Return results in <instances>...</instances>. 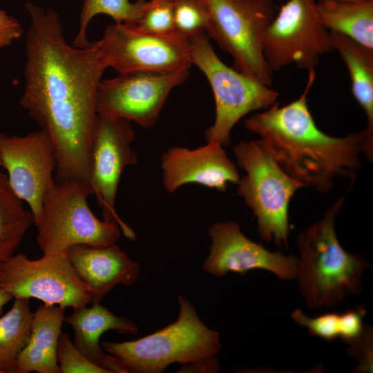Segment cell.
Masks as SVG:
<instances>
[{"instance_id": "12", "label": "cell", "mask_w": 373, "mask_h": 373, "mask_svg": "<svg viewBox=\"0 0 373 373\" xmlns=\"http://www.w3.org/2000/svg\"><path fill=\"white\" fill-rule=\"evenodd\" d=\"M100 40L108 68L117 73H174L189 70L193 65L189 41L176 32L150 34L115 23L105 29Z\"/></svg>"}, {"instance_id": "15", "label": "cell", "mask_w": 373, "mask_h": 373, "mask_svg": "<svg viewBox=\"0 0 373 373\" xmlns=\"http://www.w3.org/2000/svg\"><path fill=\"white\" fill-rule=\"evenodd\" d=\"M210 252L202 268L216 277L229 271L245 275L260 269L270 271L281 280L296 278L298 258L280 252H272L249 239L233 221L217 222L211 225Z\"/></svg>"}, {"instance_id": "32", "label": "cell", "mask_w": 373, "mask_h": 373, "mask_svg": "<svg viewBox=\"0 0 373 373\" xmlns=\"http://www.w3.org/2000/svg\"><path fill=\"white\" fill-rule=\"evenodd\" d=\"M1 276V265L0 264V280ZM12 298V297L0 287V315L3 307Z\"/></svg>"}, {"instance_id": "35", "label": "cell", "mask_w": 373, "mask_h": 373, "mask_svg": "<svg viewBox=\"0 0 373 373\" xmlns=\"http://www.w3.org/2000/svg\"><path fill=\"white\" fill-rule=\"evenodd\" d=\"M135 1H137V0H135Z\"/></svg>"}, {"instance_id": "28", "label": "cell", "mask_w": 373, "mask_h": 373, "mask_svg": "<svg viewBox=\"0 0 373 373\" xmlns=\"http://www.w3.org/2000/svg\"><path fill=\"white\" fill-rule=\"evenodd\" d=\"M294 321L307 328L309 334L323 338L333 341L339 337L340 314L330 312L316 318H311L300 309L294 310L291 315Z\"/></svg>"}, {"instance_id": "34", "label": "cell", "mask_w": 373, "mask_h": 373, "mask_svg": "<svg viewBox=\"0 0 373 373\" xmlns=\"http://www.w3.org/2000/svg\"><path fill=\"white\" fill-rule=\"evenodd\" d=\"M0 166H2V162H1V157H0Z\"/></svg>"}, {"instance_id": "26", "label": "cell", "mask_w": 373, "mask_h": 373, "mask_svg": "<svg viewBox=\"0 0 373 373\" xmlns=\"http://www.w3.org/2000/svg\"><path fill=\"white\" fill-rule=\"evenodd\" d=\"M131 26L139 31L155 35H167L175 32L173 0L146 1L141 17Z\"/></svg>"}, {"instance_id": "11", "label": "cell", "mask_w": 373, "mask_h": 373, "mask_svg": "<svg viewBox=\"0 0 373 373\" xmlns=\"http://www.w3.org/2000/svg\"><path fill=\"white\" fill-rule=\"evenodd\" d=\"M135 134L131 122L125 118L97 113L91 149L89 180L104 218L115 220L125 237L135 238L134 231L115 211L116 193L122 174L136 164L131 148Z\"/></svg>"}, {"instance_id": "22", "label": "cell", "mask_w": 373, "mask_h": 373, "mask_svg": "<svg viewBox=\"0 0 373 373\" xmlns=\"http://www.w3.org/2000/svg\"><path fill=\"white\" fill-rule=\"evenodd\" d=\"M29 300L15 298L10 309L0 318V373H17L18 357L31 334L33 312Z\"/></svg>"}, {"instance_id": "17", "label": "cell", "mask_w": 373, "mask_h": 373, "mask_svg": "<svg viewBox=\"0 0 373 373\" xmlns=\"http://www.w3.org/2000/svg\"><path fill=\"white\" fill-rule=\"evenodd\" d=\"M66 254L87 285L93 304L99 303L117 285H132L139 276L140 264L116 245H75L68 248Z\"/></svg>"}, {"instance_id": "6", "label": "cell", "mask_w": 373, "mask_h": 373, "mask_svg": "<svg viewBox=\"0 0 373 373\" xmlns=\"http://www.w3.org/2000/svg\"><path fill=\"white\" fill-rule=\"evenodd\" d=\"M46 195L37 226V241L44 254L65 253L75 245L107 247L121 235L117 222L99 220L90 209L88 198L93 194L89 181H57Z\"/></svg>"}, {"instance_id": "21", "label": "cell", "mask_w": 373, "mask_h": 373, "mask_svg": "<svg viewBox=\"0 0 373 373\" xmlns=\"http://www.w3.org/2000/svg\"><path fill=\"white\" fill-rule=\"evenodd\" d=\"M330 35L334 50L348 69L352 94L367 116L365 131L373 135V49L341 34L330 32Z\"/></svg>"}, {"instance_id": "2", "label": "cell", "mask_w": 373, "mask_h": 373, "mask_svg": "<svg viewBox=\"0 0 373 373\" xmlns=\"http://www.w3.org/2000/svg\"><path fill=\"white\" fill-rule=\"evenodd\" d=\"M301 95L280 106L276 102L244 122L249 131L258 135L276 160L291 177L319 191L326 192L338 177L353 180L363 152V132L343 137L322 131L307 106V95L315 80V70L308 71Z\"/></svg>"}, {"instance_id": "9", "label": "cell", "mask_w": 373, "mask_h": 373, "mask_svg": "<svg viewBox=\"0 0 373 373\" xmlns=\"http://www.w3.org/2000/svg\"><path fill=\"white\" fill-rule=\"evenodd\" d=\"M1 265L0 287L14 298H36L74 309L92 303L87 285L66 252L44 254L37 260L19 253Z\"/></svg>"}, {"instance_id": "20", "label": "cell", "mask_w": 373, "mask_h": 373, "mask_svg": "<svg viewBox=\"0 0 373 373\" xmlns=\"http://www.w3.org/2000/svg\"><path fill=\"white\" fill-rule=\"evenodd\" d=\"M316 12L329 31L373 49V0L357 3L318 0Z\"/></svg>"}, {"instance_id": "8", "label": "cell", "mask_w": 373, "mask_h": 373, "mask_svg": "<svg viewBox=\"0 0 373 373\" xmlns=\"http://www.w3.org/2000/svg\"><path fill=\"white\" fill-rule=\"evenodd\" d=\"M207 32L233 59V68L271 86L273 71L263 53L266 30L274 17L272 0H205Z\"/></svg>"}, {"instance_id": "10", "label": "cell", "mask_w": 373, "mask_h": 373, "mask_svg": "<svg viewBox=\"0 0 373 373\" xmlns=\"http://www.w3.org/2000/svg\"><path fill=\"white\" fill-rule=\"evenodd\" d=\"M316 0H287L268 26L263 41L267 64L276 71L290 64L314 70L334 50L330 32L318 20Z\"/></svg>"}, {"instance_id": "31", "label": "cell", "mask_w": 373, "mask_h": 373, "mask_svg": "<svg viewBox=\"0 0 373 373\" xmlns=\"http://www.w3.org/2000/svg\"><path fill=\"white\" fill-rule=\"evenodd\" d=\"M23 34V28L17 19L0 9V48L18 39Z\"/></svg>"}, {"instance_id": "14", "label": "cell", "mask_w": 373, "mask_h": 373, "mask_svg": "<svg viewBox=\"0 0 373 373\" xmlns=\"http://www.w3.org/2000/svg\"><path fill=\"white\" fill-rule=\"evenodd\" d=\"M0 157L11 188L29 205L37 226L44 199L55 182L56 157L50 137L41 129L23 136L0 133Z\"/></svg>"}, {"instance_id": "13", "label": "cell", "mask_w": 373, "mask_h": 373, "mask_svg": "<svg viewBox=\"0 0 373 373\" xmlns=\"http://www.w3.org/2000/svg\"><path fill=\"white\" fill-rule=\"evenodd\" d=\"M188 76L189 70H137L102 79L97 93V113L125 118L140 126L151 128L171 90L184 83Z\"/></svg>"}, {"instance_id": "16", "label": "cell", "mask_w": 373, "mask_h": 373, "mask_svg": "<svg viewBox=\"0 0 373 373\" xmlns=\"http://www.w3.org/2000/svg\"><path fill=\"white\" fill-rule=\"evenodd\" d=\"M161 167L163 186L169 193L189 183L223 192L240 178L222 145L213 142L195 149L171 147L161 157Z\"/></svg>"}, {"instance_id": "18", "label": "cell", "mask_w": 373, "mask_h": 373, "mask_svg": "<svg viewBox=\"0 0 373 373\" xmlns=\"http://www.w3.org/2000/svg\"><path fill=\"white\" fill-rule=\"evenodd\" d=\"M64 321L74 331L73 343L77 348L91 362L107 373H127V370L115 356L106 354L99 345L101 336L108 330L125 334H135L137 326L130 319L117 316L108 308L93 303L75 309Z\"/></svg>"}, {"instance_id": "33", "label": "cell", "mask_w": 373, "mask_h": 373, "mask_svg": "<svg viewBox=\"0 0 373 373\" xmlns=\"http://www.w3.org/2000/svg\"><path fill=\"white\" fill-rule=\"evenodd\" d=\"M325 1H341V2H353V3H357V2H364L370 0H325Z\"/></svg>"}, {"instance_id": "19", "label": "cell", "mask_w": 373, "mask_h": 373, "mask_svg": "<svg viewBox=\"0 0 373 373\" xmlns=\"http://www.w3.org/2000/svg\"><path fill=\"white\" fill-rule=\"evenodd\" d=\"M66 308L40 305L33 313L29 341L21 352L17 373H61L57 358Z\"/></svg>"}, {"instance_id": "5", "label": "cell", "mask_w": 373, "mask_h": 373, "mask_svg": "<svg viewBox=\"0 0 373 373\" xmlns=\"http://www.w3.org/2000/svg\"><path fill=\"white\" fill-rule=\"evenodd\" d=\"M233 150L246 172L237 193L256 218L258 233L264 240L287 247L289 202L305 184L284 170L261 140L240 142Z\"/></svg>"}, {"instance_id": "4", "label": "cell", "mask_w": 373, "mask_h": 373, "mask_svg": "<svg viewBox=\"0 0 373 373\" xmlns=\"http://www.w3.org/2000/svg\"><path fill=\"white\" fill-rule=\"evenodd\" d=\"M178 302L174 323L135 341H103V350L134 373H160L174 363L184 365L215 357L221 347L218 332L201 321L188 299L179 296Z\"/></svg>"}, {"instance_id": "29", "label": "cell", "mask_w": 373, "mask_h": 373, "mask_svg": "<svg viewBox=\"0 0 373 373\" xmlns=\"http://www.w3.org/2000/svg\"><path fill=\"white\" fill-rule=\"evenodd\" d=\"M348 354L358 361L355 372H370L372 369V330L370 326H364L361 335L350 344Z\"/></svg>"}, {"instance_id": "7", "label": "cell", "mask_w": 373, "mask_h": 373, "mask_svg": "<svg viewBox=\"0 0 373 373\" xmlns=\"http://www.w3.org/2000/svg\"><path fill=\"white\" fill-rule=\"evenodd\" d=\"M193 64L204 73L216 104L213 124L206 131L207 142L227 145L236 124L248 113L276 102V90L226 65L217 55L205 33L188 39Z\"/></svg>"}, {"instance_id": "24", "label": "cell", "mask_w": 373, "mask_h": 373, "mask_svg": "<svg viewBox=\"0 0 373 373\" xmlns=\"http://www.w3.org/2000/svg\"><path fill=\"white\" fill-rule=\"evenodd\" d=\"M145 0H84L77 33L72 45L86 48L90 42L87 38V28L93 18L98 15L110 16L115 23L133 25L141 17Z\"/></svg>"}, {"instance_id": "27", "label": "cell", "mask_w": 373, "mask_h": 373, "mask_svg": "<svg viewBox=\"0 0 373 373\" xmlns=\"http://www.w3.org/2000/svg\"><path fill=\"white\" fill-rule=\"evenodd\" d=\"M57 358L61 373H107L89 361L64 332L59 338Z\"/></svg>"}, {"instance_id": "25", "label": "cell", "mask_w": 373, "mask_h": 373, "mask_svg": "<svg viewBox=\"0 0 373 373\" xmlns=\"http://www.w3.org/2000/svg\"><path fill=\"white\" fill-rule=\"evenodd\" d=\"M176 32L187 39L204 34L209 23V10L205 0H173Z\"/></svg>"}, {"instance_id": "23", "label": "cell", "mask_w": 373, "mask_h": 373, "mask_svg": "<svg viewBox=\"0 0 373 373\" xmlns=\"http://www.w3.org/2000/svg\"><path fill=\"white\" fill-rule=\"evenodd\" d=\"M34 223L32 213L23 207L8 176L0 171V264L14 254Z\"/></svg>"}, {"instance_id": "30", "label": "cell", "mask_w": 373, "mask_h": 373, "mask_svg": "<svg viewBox=\"0 0 373 373\" xmlns=\"http://www.w3.org/2000/svg\"><path fill=\"white\" fill-rule=\"evenodd\" d=\"M365 315V309L363 307L347 309L340 314L339 337L349 344L356 341L363 331L362 320Z\"/></svg>"}, {"instance_id": "3", "label": "cell", "mask_w": 373, "mask_h": 373, "mask_svg": "<svg viewBox=\"0 0 373 373\" xmlns=\"http://www.w3.org/2000/svg\"><path fill=\"white\" fill-rule=\"evenodd\" d=\"M343 202L341 197L296 238L300 258L296 278L311 309L332 307L348 295L360 294L363 274L370 267L363 256L347 252L338 241L335 218Z\"/></svg>"}, {"instance_id": "1", "label": "cell", "mask_w": 373, "mask_h": 373, "mask_svg": "<svg viewBox=\"0 0 373 373\" xmlns=\"http://www.w3.org/2000/svg\"><path fill=\"white\" fill-rule=\"evenodd\" d=\"M25 84L20 106L50 137L57 181H89L96 98L108 64L101 40H66L59 15L27 3Z\"/></svg>"}]
</instances>
